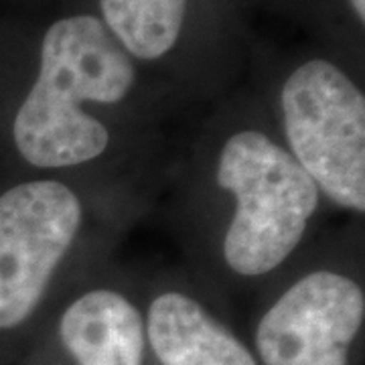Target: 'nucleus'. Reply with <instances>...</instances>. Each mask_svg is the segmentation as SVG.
Here are the masks:
<instances>
[{
  "mask_svg": "<svg viewBox=\"0 0 365 365\" xmlns=\"http://www.w3.org/2000/svg\"><path fill=\"white\" fill-rule=\"evenodd\" d=\"M83 217L78 193L57 179H31L0 193V331L37 313Z\"/></svg>",
  "mask_w": 365,
  "mask_h": 365,
  "instance_id": "20e7f679",
  "label": "nucleus"
},
{
  "mask_svg": "<svg viewBox=\"0 0 365 365\" xmlns=\"http://www.w3.org/2000/svg\"><path fill=\"white\" fill-rule=\"evenodd\" d=\"M59 337L78 365H144V314L114 288H91L71 300Z\"/></svg>",
  "mask_w": 365,
  "mask_h": 365,
  "instance_id": "0eeeda50",
  "label": "nucleus"
},
{
  "mask_svg": "<svg viewBox=\"0 0 365 365\" xmlns=\"http://www.w3.org/2000/svg\"><path fill=\"white\" fill-rule=\"evenodd\" d=\"M284 146L337 207L365 211V98L339 66L309 59L280 90Z\"/></svg>",
  "mask_w": 365,
  "mask_h": 365,
  "instance_id": "7ed1b4c3",
  "label": "nucleus"
},
{
  "mask_svg": "<svg viewBox=\"0 0 365 365\" xmlns=\"http://www.w3.org/2000/svg\"><path fill=\"white\" fill-rule=\"evenodd\" d=\"M189 0H100L102 21L132 59L157 61L181 37Z\"/></svg>",
  "mask_w": 365,
  "mask_h": 365,
  "instance_id": "6e6552de",
  "label": "nucleus"
},
{
  "mask_svg": "<svg viewBox=\"0 0 365 365\" xmlns=\"http://www.w3.org/2000/svg\"><path fill=\"white\" fill-rule=\"evenodd\" d=\"M134 81V59L100 16L55 21L41 43L37 78L14 114V150L41 170L96 163L108 153L112 130L91 108L124 102Z\"/></svg>",
  "mask_w": 365,
  "mask_h": 365,
  "instance_id": "f257e3e1",
  "label": "nucleus"
},
{
  "mask_svg": "<svg viewBox=\"0 0 365 365\" xmlns=\"http://www.w3.org/2000/svg\"><path fill=\"white\" fill-rule=\"evenodd\" d=\"M215 182L232 197L223 262L242 278L280 268L304 240L323 201L287 146L256 128L235 130L223 140Z\"/></svg>",
  "mask_w": 365,
  "mask_h": 365,
  "instance_id": "f03ea898",
  "label": "nucleus"
},
{
  "mask_svg": "<svg viewBox=\"0 0 365 365\" xmlns=\"http://www.w3.org/2000/svg\"><path fill=\"white\" fill-rule=\"evenodd\" d=\"M144 331L160 365H260L230 327L182 290L150 300Z\"/></svg>",
  "mask_w": 365,
  "mask_h": 365,
  "instance_id": "423d86ee",
  "label": "nucleus"
},
{
  "mask_svg": "<svg viewBox=\"0 0 365 365\" xmlns=\"http://www.w3.org/2000/svg\"><path fill=\"white\" fill-rule=\"evenodd\" d=\"M364 321V287L349 274L319 268L262 314L254 345L262 365H349Z\"/></svg>",
  "mask_w": 365,
  "mask_h": 365,
  "instance_id": "39448f33",
  "label": "nucleus"
},
{
  "mask_svg": "<svg viewBox=\"0 0 365 365\" xmlns=\"http://www.w3.org/2000/svg\"><path fill=\"white\" fill-rule=\"evenodd\" d=\"M349 4H351V11H353V14L357 16V21L364 25L365 23V0H349Z\"/></svg>",
  "mask_w": 365,
  "mask_h": 365,
  "instance_id": "1a4fd4ad",
  "label": "nucleus"
}]
</instances>
